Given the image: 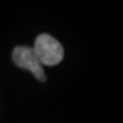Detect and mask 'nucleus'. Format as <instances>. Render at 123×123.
I'll use <instances>...</instances> for the list:
<instances>
[{"instance_id":"nucleus-1","label":"nucleus","mask_w":123,"mask_h":123,"mask_svg":"<svg viewBox=\"0 0 123 123\" xmlns=\"http://www.w3.org/2000/svg\"><path fill=\"white\" fill-rule=\"evenodd\" d=\"M33 50L42 66L57 65L64 57L62 44L49 34H40L35 39Z\"/></svg>"},{"instance_id":"nucleus-2","label":"nucleus","mask_w":123,"mask_h":123,"mask_svg":"<svg viewBox=\"0 0 123 123\" xmlns=\"http://www.w3.org/2000/svg\"><path fill=\"white\" fill-rule=\"evenodd\" d=\"M13 61L18 67L31 71L38 80L46 81L47 78L44 74L43 66L39 62L33 48L25 46L16 47L13 51Z\"/></svg>"}]
</instances>
